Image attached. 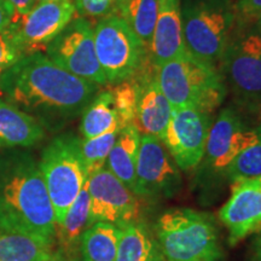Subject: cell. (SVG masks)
Segmentation results:
<instances>
[{"instance_id": "cell-5", "label": "cell", "mask_w": 261, "mask_h": 261, "mask_svg": "<svg viewBox=\"0 0 261 261\" xmlns=\"http://www.w3.org/2000/svg\"><path fill=\"white\" fill-rule=\"evenodd\" d=\"M236 22L233 0H181L185 47L205 63H219Z\"/></svg>"}, {"instance_id": "cell-24", "label": "cell", "mask_w": 261, "mask_h": 261, "mask_svg": "<svg viewBox=\"0 0 261 261\" xmlns=\"http://www.w3.org/2000/svg\"><path fill=\"white\" fill-rule=\"evenodd\" d=\"M120 227L110 223L91 224L81 236L80 261H116Z\"/></svg>"}, {"instance_id": "cell-34", "label": "cell", "mask_w": 261, "mask_h": 261, "mask_svg": "<svg viewBox=\"0 0 261 261\" xmlns=\"http://www.w3.org/2000/svg\"><path fill=\"white\" fill-rule=\"evenodd\" d=\"M12 23V16L3 0H0V32L9 28Z\"/></svg>"}, {"instance_id": "cell-16", "label": "cell", "mask_w": 261, "mask_h": 261, "mask_svg": "<svg viewBox=\"0 0 261 261\" xmlns=\"http://www.w3.org/2000/svg\"><path fill=\"white\" fill-rule=\"evenodd\" d=\"M132 79L137 90L135 126L140 135L156 137L163 142L173 108L160 87L156 67L146 62Z\"/></svg>"}, {"instance_id": "cell-25", "label": "cell", "mask_w": 261, "mask_h": 261, "mask_svg": "<svg viewBox=\"0 0 261 261\" xmlns=\"http://www.w3.org/2000/svg\"><path fill=\"white\" fill-rule=\"evenodd\" d=\"M158 10L159 0H128L119 11L148 48L154 35Z\"/></svg>"}, {"instance_id": "cell-14", "label": "cell", "mask_w": 261, "mask_h": 261, "mask_svg": "<svg viewBox=\"0 0 261 261\" xmlns=\"http://www.w3.org/2000/svg\"><path fill=\"white\" fill-rule=\"evenodd\" d=\"M71 0H41L10 27L25 55L41 52L74 18Z\"/></svg>"}, {"instance_id": "cell-21", "label": "cell", "mask_w": 261, "mask_h": 261, "mask_svg": "<svg viewBox=\"0 0 261 261\" xmlns=\"http://www.w3.org/2000/svg\"><path fill=\"white\" fill-rule=\"evenodd\" d=\"M119 227L116 261H167L158 238L144 223L135 220Z\"/></svg>"}, {"instance_id": "cell-33", "label": "cell", "mask_w": 261, "mask_h": 261, "mask_svg": "<svg viewBox=\"0 0 261 261\" xmlns=\"http://www.w3.org/2000/svg\"><path fill=\"white\" fill-rule=\"evenodd\" d=\"M248 260L261 261V231L255 234L250 243L249 252H248Z\"/></svg>"}, {"instance_id": "cell-13", "label": "cell", "mask_w": 261, "mask_h": 261, "mask_svg": "<svg viewBox=\"0 0 261 261\" xmlns=\"http://www.w3.org/2000/svg\"><path fill=\"white\" fill-rule=\"evenodd\" d=\"M90 195V223H110L121 226L138 220L139 202L137 196L108 168L87 177Z\"/></svg>"}, {"instance_id": "cell-36", "label": "cell", "mask_w": 261, "mask_h": 261, "mask_svg": "<svg viewBox=\"0 0 261 261\" xmlns=\"http://www.w3.org/2000/svg\"><path fill=\"white\" fill-rule=\"evenodd\" d=\"M255 25H256V28H257V31H259V33L261 34V16L259 18L256 19V23H255Z\"/></svg>"}, {"instance_id": "cell-18", "label": "cell", "mask_w": 261, "mask_h": 261, "mask_svg": "<svg viewBox=\"0 0 261 261\" xmlns=\"http://www.w3.org/2000/svg\"><path fill=\"white\" fill-rule=\"evenodd\" d=\"M45 136L46 129L35 117L19 109L0 92V150L32 148Z\"/></svg>"}, {"instance_id": "cell-12", "label": "cell", "mask_w": 261, "mask_h": 261, "mask_svg": "<svg viewBox=\"0 0 261 261\" xmlns=\"http://www.w3.org/2000/svg\"><path fill=\"white\" fill-rule=\"evenodd\" d=\"M212 123V114L196 108L172 110L163 144L179 169L189 172L200 166Z\"/></svg>"}, {"instance_id": "cell-22", "label": "cell", "mask_w": 261, "mask_h": 261, "mask_svg": "<svg viewBox=\"0 0 261 261\" xmlns=\"http://www.w3.org/2000/svg\"><path fill=\"white\" fill-rule=\"evenodd\" d=\"M140 133L135 125L120 130L117 139L107 160V168L136 195L137 159Z\"/></svg>"}, {"instance_id": "cell-15", "label": "cell", "mask_w": 261, "mask_h": 261, "mask_svg": "<svg viewBox=\"0 0 261 261\" xmlns=\"http://www.w3.org/2000/svg\"><path fill=\"white\" fill-rule=\"evenodd\" d=\"M228 231V243L236 246L261 231V175L232 181L230 198L219 211Z\"/></svg>"}, {"instance_id": "cell-29", "label": "cell", "mask_w": 261, "mask_h": 261, "mask_svg": "<svg viewBox=\"0 0 261 261\" xmlns=\"http://www.w3.org/2000/svg\"><path fill=\"white\" fill-rule=\"evenodd\" d=\"M25 54L11 27L0 32V76L18 62Z\"/></svg>"}, {"instance_id": "cell-3", "label": "cell", "mask_w": 261, "mask_h": 261, "mask_svg": "<svg viewBox=\"0 0 261 261\" xmlns=\"http://www.w3.org/2000/svg\"><path fill=\"white\" fill-rule=\"evenodd\" d=\"M158 81L173 109L196 108L212 114L223 104L227 86L217 65L187 52L156 68Z\"/></svg>"}, {"instance_id": "cell-30", "label": "cell", "mask_w": 261, "mask_h": 261, "mask_svg": "<svg viewBox=\"0 0 261 261\" xmlns=\"http://www.w3.org/2000/svg\"><path fill=\"white\" fill-rule=\"evenodd\" d=\"M80 17H103L113 11V0H71Z\"/></svg>"}, {"instance_id": "cell-6", "label": "cell", "mask_w": 261, "mask_h": 261, "mask_svg": "<svg viewBox=\"0 0 261 261\" xmlns=\"http://www.w3.org/2000/svg\"><path fill=\"white\" fill-rule=\"evenodd\" d=\"M80 142L81 138L73 132L61 133L45 146L39 161L56 225L63 221L87 180Z\"/></svg>"}, {"instance_id": "cell-4", "label": "cell", "mask_w": 261, "mask_h": 261, "mask_svg": "<svg viewBox=\"0 0 261 261\" xmlns=\"http://www.w3.org/2000/svg\"><path fill=\"white\" fill-rule=\"evenodd\" d=\"M156 238L167 261H220V234L214 218L191 208L166 211L156 223Z\"/></svg>"}, {"instance_id": "cell-28", "label": "cell", "mask_w": 261, "mask_h": 261, "mask_svg": "<svg viewBox=\"0 0 261 261\" xmlns=\"http://www.w3.org/2000/svg\"><path fill=\"white\" fill-rule=\"evenodd\" d=\"M113 92L115 109L119 116L120 128L135 125L137 109V90L133 79L122 81L110 87Z\"/></svg>"}, {"instance_id": "cell-11", "label": "cell", "mask_w": 261, "mask_h": 261, "mask_svg": "<svg viewBox=\"0 0 261 261\" xmlns=\"http://www.w3.org/2000/svg\"><path fill=\"white\" fill-rule=\"evenodd\" d=\"M136 175V196L150 201L174 197L182 185L180 173L166 145L152 136L140 135Z\"/></svg>"}, {"instance_id": "cell-1", "label": "cell", "mask_w": 261, "mask_h": 261, "mask_svg": "<svg viewBox=\"0 0 261 261\" xmlns=\"http://www.w3.org/2000/svg\"><path fill=\"white\" fill-rule=\"evenodd\" d=\"M98 86L62 69L42 52L25 55L0 76V92L51 132L81 115Z\"/></svg>"}, {"instance_id": "cell-17", "label": "cell", "mask_w": 261, "mask_h": 261, "mask_svg": "<svg viewBox=\"0 0 261 261\" xmlns=\"http://www.w3.org/2000/svg\"><path fill=\"white\" fill-rule=\"evenodd\" d=\"M182 38L181 0H159L158 19L149 48L156 68L187 54Z\"/></svg>"}, {"instance_id": "cell-9", "label": "cell", "mask_w": 261, "mask_h": 261, "mask_svg": "<svg viewBox=\"0 0 261 261\" xmlns=\"http://www.w3.org/2000/svg\"><path fill=\"white\" fill-rule=\"evenodd\" d=\"M46 56L70 74L97 85H107L94 47V27L89 18L75 17L47 45Z\"/></svg>"}, {"instance_id": "cell-2", "label": "cell", "mask_w": 261, "mask_h": 261, "mask_svg": "<svg viewBox=\"0 0 261 261\" xmlns=\"http://www.w3.org/2000/svg\"><path fill=\"white\" fill-rule=\"evenodd\" d=\"M0 230L55 243L56 221L39 162L21 149L0 150Z\"/></svg>"}, {"instance_id": "cell-26", "label": "cell", "mask_w": 261, "mask_h": 261, "mask_svg": "<svg viewBox=\"0 0 261 261\" xmlns=\"http://www.w3.org/2000/svg\"><path fill=\"white\" fill-rule=\"evenodd\" d=\"M120 130H110L94 138L83 139L80 142L81 156H83L87 177L92 173L104 168L108 156L115 144Z\"/></svg>"}, {"instance_id": "cell-20", "label": "cell", "mask_w": 261, "mask_h": 261, "mask_svg": "<svg viewBox=\"0 0 261 261\" xmlns=\"http://www.w3.org/2000/svg\"><path fill=\"white\" fill-rule=\"evenodd\" d=\"M0 261H60L55 243L32 233L0 230Z\"/></svg>"}, {"instance_id": "cell-27", "label": "cell", "mask_w": 261, "mask_h": 261, "mask_svg": "<svg viewBox=\"0 0 261 261\" xmlns=\"http://www.w3.org/2000/svg\"><path fill=\"white\" fill-rule=\"evenodd\" d=\"M257 139L253 145L243 150L232 162L230 163L225 178L231 182L241 178H253L261 175V125L255 127Z\"/></svg>"}, {"instance_id": "cell-32", "label": "cell", "mask_w": 261, "mask_h": 261, "mask_svg": "<svg viewBox=\"0 0 261 261\" xmlns=\"http://www.w3.org/2000/svg\"><path fill=\"white\" fill-rule=\"evenodd\" d=\"M6 8L9 9L12 16V23L14 24L18 19H21L25 14L37 5V0H3Z\"/></svg>"}, {"instance_id": "cell-19", "label": "cell", "mask_w": 261, "mask_h": 261, "mask_svg": "<svg viewBox=\"0 0 261 261\" xmlns=\"http://www.w3.org/2000/svg\"><path fill=\"white\" fill-rule=\"evenodd\" d=\"M90 225V195L85 182L63 221L56 225L55 248L60 261H77L81 236Z\"/></svg>"}, {"instance_id": "cell-7", "label": "cell", "mask_w": 261, "mask_h": 261, "mask_svg": "<svg viewBox=\"0 0 261 261\" xmlns=\"http://www.w3.org/2000/svg\"><path fill=\"white\" fill-rule=\"evenodd\" d=\"M219 64L238 103L248 109L261 106V34L256 25L237 18Z\"/></svg>"}, {"instance_id": "cell-10", "label": "cell", "mask_w": 261, "mask_h": 261, "mask_svg": "<svg viewBox=\"0 0 261 261\" xmlns=\"http://www.w3.org/2000/svg\"><path fill=\"white\" fill-rule=\"evenodd\" d=\"M256 139V129L248 128L233 108H225L212 123L198 177L205 180L225 175L230 163Z\"/></svg>"}, {"instance_id": "cell-35", "label": "cell", "mask_w": 261, "mask_h": 261, "mask_svg": "<svg viewBox=\"0 0 261 261\" xmlns=\"http://www.w3.org/2000/svg\"><path fill=\"white\" fill-rule=\"evenodd\" d=\"M128 0H113V11H120Z\"/></svg>"}, {"instance_id": "cell-31", "label": "cell", "mask_w": 261, "mask_h": 261, "mask_svg": "<svg viewBox=\"0 0 261 261\" xmlns=\"http://www.w3.org/2000/svg\"><path fill=\"white\" fill-rule=\"evenodd\" d=\"M237 18L241 21H252L261 16V0H238L236 3Z\"/></svg>"}, {"instance_id": "cell-23", "label": "cell", "mask_w": 261, "mask_h": 261, "mask_svg": "<svg viewBox=\"0 0 261 261\" xmlns=\"http://www.w3.org/2000/svg\"><path fill=\"white\" fill-rule=\"evenodd\" d=\"M81 115L80 133L83 139L94 138L110 130H121L110 89L97 92Z\"/></svg>"}, {"instance_id": "cell-8", "label": "cell", "mask_w": 261, "mask_h": 261, "mask_svg": "<svg viewBox=\"0 0 261 261\" xmlns=\"http://www.w3.org/2000/svg\"><path fill=\"white\" fill-rule=\"evenodd\" d=\"M94 47L107 83L112 85L135 77L149 57V48L116 11L94 25Z\"/></svg>"}]
</instances>
